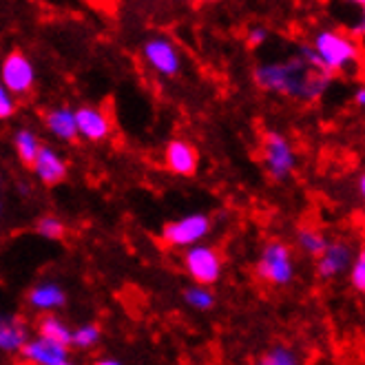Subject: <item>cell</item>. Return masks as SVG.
I'll return each mask as SVG.
<instances>
[{"mask_svg":"<svg viewBox=\"0 0 365 365\" xmlns=\"http://www.w3.org/2000/svg\"><path fill=\"white\" fill-rule=\"evenodd\" d=\"M252 80L266 93L299 102H317L326 96L334 78L326 71L308 67L299 56H290L286 60L259 62L252 71Z\"/></svg>","mask_w":365,"mask_h":365,"instance_id":"obj_1","label":"cell"},{"mask_svg":"<svg viewBox=\"0 0 365 365\" xmlns=\"http://www.w3.org/2000/svg\"><path fill=\"white\" fill-rule=\"evenodd\" d=\"M317 53L319 69L334 76H350L359 71L361 64V42L348 31L341 29H319L310 42Z\"/></svg>","mask_w":365,"mask_h":365,"instance_id":"obj_2","label":"cell"},{"mask_svg":"<svg viewBox=\"0 0 365 365\" xmlns=\"http://www.w3.org/2000/svg\"><path fill=\"white\" fill-rule=\"evenodd\" d=\"M255 277L272 288H288L297 277V264L290 244L282 240H268L255 262Z\"/></svg>","mask_w":365,"mask_h":365,"instance_id":"obj_3","label":"cell"},{"mask_svg":"<svg viewBox=\"0 0 365 365\" xmlns=\"http://www.w3.org/2000/svg\"><path fill=\"white\" fill-rule=\"evenodd\" d=\"M262 164L270 182L282 184L294 175L299 158L292 142L282 131H266L262 135Z\"/></svg>","mask_w":365,"mask_h":365,"instance_id":"obj_4","label":"cell"},{"mask_svg":"<svg viewBox=\"0 0 365 365\" xmlns=\"http://www.w3.org/2000/svg\"><path fill=\"white\" fill-rule=\"evenodd\" d=\"M182 264L192 284L215 286L224 274V255L210 244H192L184 248Z\"/></svg>","mask_w":365,"mask_h":365,"instance_id":"obj_5","label":"cell"},{"mask_svg":"<svg viewBox=\"0 0 365 365\" xmlns=\"http://www.w3.org/2000/svg\"><path fill=\"white\" fill-rule=\"evenodd\" d=\"M212 232V220L206 212H188L180 220L164 224L160 237L168 248L184 250L192 244L204 242Z\"/></svg>","mask_w":365,"mask_h":365,"instance_id":"obj_6","label":"cell"},{"mask_svg":"<svg viewBox=\"0 0 365 365\" xmlns=\"http://www.w3.org/2000/svg\"><path fill=\"white\" fill-rule=\"evenodd\" d=\"M142 60L160 78L173 80L182 73V53L175 47V42L168 40L166 36H153L144 40Z\"/></svg>","mask_w":365,"mask_h":365,"instance_id":"obj_7","label":"cell"},{"mask_svg":"<svg viewBox=\"0 0 365 365\" xmlns=\"http://www.w3.org/2000/svg\"><path fill=\"white\" fill-rule=\"evenodd\" d=\"M36 80H38L36 64L25 51L11 49L3 58V62H0V82H3L16 98L29 96L36 87Z\"/></svg>","mask_w":365,"mask_h":365,"instance_id":"obj_8","label":"cell"},{"mask_svg":"<svg viewBox=\"0 0 365 365\" xmlns=\"http://www.w3.org/2000/svg\"><path fill=\"white\" fill-rule=\"evenodd\" d=\"M25 363L31 365H69L71 363V346L47 339L42 334H29L18 352Z\"/></svg>","mask_w":365,"mask_h":365,"instance_id":"obj_9","label":"cell"},{"mask_svg":"<svg viewBox=\"0 0 365 365\" xmlns=\"http://www.w3.org/2000/svg\"><path fill=\"white\" fill-rule=\"evenodd\" d=\"M354 255H356L354 246L346 240L328 242V246L314 257L317 277L321 279V282H334V279L343 277L348 272Z\"/></svg>","mask_w":365,"mask_h":365,"instance_id":"obj_10","label":"cell"},{"mask_svg":"<svg viewBox=\"0 0 365 365\" xmlns=\"http://www.w3.org/2000/svg\"><path fill=\"white\" fill-rule=\"evenodd\" d=\"M73 113H76V126H78V140L100 144L111 138L113 120L109 111L102 109V106L82 104L78 109H73Z\"/></svg>","mask_w":365,"mask_h":365,"instance_id":"obj_11","label":"cell"},{"mask_svg":"<svg viewBox=\"0 0 365 365\" xmlns=\"http://www.w3.org/2000/svg\"><path fill=\"white\" fill-rule=\"evenodd\" d=\"M31 170L36 180L47 186V188H53V186H60L67 182L69 178V162L64 158L56 146L51 144H42L40 151L31 164Z\"/></svg>","mask_w":365,"mask_h":365,"instance_id":"obj_12","label":"cell"},{"mask_svg":"<svg viewBox=\"0 0 365 365\" xmlns=\"http://www.w3.org/2000/svg\"><path fill=\"white\" fill-rule=\"evenodd\" d=\"M164 166L178 178H192L200 170V148L184 140V138H173L168 140L164 148Z\"/></svg>","mask_w":365,"mask_h":365,"instance_id":"obj_13","label":"cell"},{"mask_svg":"<svg viewBox=\"0 0 365 365\" xmlns=\"http://www.w3.org/2000/svg\"><path fill=\"white\" fill-rule=\"evenodd\" d=\"M69 294L58 282H40L27 292V306L36 312H58L67 306Z\"/></svg>","mask_w":365,"mask_h":365,"instance_id":"obj_14","label":"cell"},{"mask_svg":"<svg viewBox=\"0 0 365 365\" xmlns=\"http://www.w3.org/2000/svg\"><path fill=\"white\" fill-rule=\"evenodd\" d=\"M42 122H45V128L58 140L64 144L78 142V126H76V113L71 106H53L45 115H42Z\"/></svg>","mask_w":365,"mask_h":365,"instance_id":"obj_15","label":"cell"},{"mask_svg":"<svg viewBox=\"0 0 365 365\" xmlns=\"http://www.w3.org/2000/svg\"><path fill=\"white\" fill-rule=\"evenodd\" d=\"M29 326L20 317L0 312V352L18 354L23 343L29 339Z\"/></svg>","mask_w":365,"mask_h":365,"instance_id":"obj_16","label":"cell"},{"mask_svg":"<svg viewBox=\"0 0 365 365\" xmlns=\"http://www.w3.org/2000/svg\"><path fill=\"white\" fill-rule=\"evenodd\" d=\"M40 146H42V142H40V138L34 128H18V131L14 133V151H16L18 162L25 168H31V164L40 151Z\"/></svg>","mask_w":365,"mask_h":365,"instance_id":"obj_17","label":"cell"},{"mask_svg":"<svg viewBox=\"0 0 365 365\" xmlns=\"http://www.w3.org/2000/svg\"><path fill=\"white\" fill-rule=\"evenodd\" d=\"M36 334H42L47 339L60 341V343H67V346L71 341V328L58 312H42V317L38 319V326H36Z\"/></svg>","mask_w":365,"mask_h":365,"instance_id":"obj_18","label":"cell"},{"mask_svg":"<svg viewBox=\"0 0 365 365\" xmlns=\"http://www.w3.org/2000/svg\"><path fill=\"white\" fill-rule=\"evenodd\" d=\"M100 341H102V328L89 321V324H82V326L71 330L69 346L73 350H80V352H91L100 346Z\"/></svg>","mask_w":365,"mask_h":365,"instance_id":"obj_19","label":"cell"},{"mask_svg":"<svg viewBox=\"0 0 365 365\" xmlns=\"http://www.w3.org/2000/svg\"><path fill=\"white\" fill-rule=\"evenodd\" d=\"M182 299H184V304L190 310H197V312H210L215 308V304H217V297H215V292L208 286H202V284H192V286L184 288Z\"/></svg>","mask_w":365,"mask_h":365,"instance_id":"obj_20","label":"cell"},{"mask_svg":"<svg viewBox=\"0 0 365 365\" xmlns=\"http://www.w3.org/2000/svg\"><path fill=\"white\" fill-rule=\"evenodd\" d=\"M328 242L330 240L324 235V230H319V228L304 226V228L297 230V246H299V250H302L304 255H308V257H312V259L328 246Z\"/></svg>","mask_w":365,"mask_h":365,"instance_id":"obj_21","label":"cell"},{"mask_svg":"<svg viewBox=\"0 0 365 365\" xmlns=\"http://www.w3.org/2000/svg\"><path fill=\"white\" fill-rule=\"evenodd\" d=\"M36 235L47 242H60L67 237V224H64L58 215H42L36 220Z\"/></svg>","mask_w":365,"mask_h":365,"instance_id":"obj_22","label":"cell"},{"mask_svg":"<svg viewBox=\"0 0 365 365\" xmlns=\"http://www.w3.org/2000/svg\"><path fill=\"white\" fill-rule=\"evenodd\" d=\"M259 363L262 365H299L302 363V356L290 346H272L262 354Z\"/></svg>","mask_w":365,"mask_h":365,"instance_id":"obj_23","label":"cell"},{"mask_svg":"<svg viewBox=\"0 0 365 365\" xmlns=\"http://www.w3.org/2000/svg\"><path fill=\"white\" fill-rule=\"evenodd\" d=\"M348 279H350V286L352 290L356 292H365V252L363 250H356L354 259L348 268Z\"/></svg>","mask_w":365,"mask_h":365,"instance_id":"obj_24","label":"cell"},{"mask_svg":"<svg viewBox=\"0 0 365 365\" xmlns=\"http://www.w3.org/2000/svg\"><path fill=\"white\" fill-rule=\"evenodd\" d=\"M18 111V98L0 82V122L11 120Z\"/></svg>","mask_w":365,"mask_h":365,"instance_id":"obj_25","label":"cell"},{"mask_svg":"<svg viewBox=\"0 0 365 365\" xmlns=\"http://www.w3.org/2000/svg\"><path fill=\"white\" fill-rule=\"evenodd\" d=\"M268 38H270V29L268 27H264V25H252L248 29V34H246V45L252 47V49H257V47L266 45Z\"/></svg>","mask_w":365,"mask_h":365,"instance_id":"obj_26","label":"cell"},{"mask_svg":"<svg viewBox=\"0 0 365 365\" xmlns=\"http://www.w3.org/2000/svg\"><path fill=\"white\" fill-rule=\"evenodd\" d=\"M352 38H356L359 42H363V38H365V18H359L356 20V25H352V29L348 31Z\"/></svg>","mask_w":365,"mask_h":365,"instance_id":"obj_27","label":"cell"},{"mask_svg":"<svg viewBox=\"0 0 365 365\" xmlns=\"http://www.w3.org/2000/svg\"><path fill=\"white\" fill-rule=\"evenodd\" d=\"M354 104L359 106V109H363V106H365V87H356V91H354Z\"/></svg>","mask_w":365,"mask_h":365,"instance_id":"obj_28","label":"cell"},{"mask_svg":"<svg viewBox=\"0 0 365 365\" xmlns=\"http://www.w3.org/2000/svg\"><path fill=\"white\" fill-rule=\"evenodd\" d=\"M356 192H359V197H361V200L365 197V175H363V173L356 178Z\"/></svg>","mask_w":365,"mask_h":365,"instance_id":"obj_29","label":"cell"},{"mask_svg":"<svg viewBox=\"0 0 365 365\" xmlns=\"http://www.w3.org/2000/svg\"><path fill=\"white\" fill-rule=\"evenodd\" d=\"M98 365H122V361L120 359H100Z\"/></svg>","mask_w":365,"mask_h":365,"instance_id":"obj_30","label":"cell"},{"mask_svg":"<svg viewBox=\"0 0 365 365\" xmlns=\"http://www.w3.org/2000/svg\"><path fill=\"white\" fill-rule=\"evenodd\" d=\"M348 3H354L356 7H363V5H365V0H348Z\"/></svg>","mask_w":365,"mask_h":365,"instance_id":"obj_31","label":"cell"},{"mask_svg":"<svg viewBox=\"0 0 365 365\" xmlns=\"http://www.w3.org/2000/svg\"><path fill=\"white\" fill-rule=\"evenodd\" d=\"M3 212H5V204H3V200H0V217H3Z\"/></svg>","mask_w":365,"mask_h":365,"instance_id":"obj_32","label":"cell"},{"mask_svg":"<svg viewBox=\"0 0 365 365\" xmlns=\"http://www.w3.org/2000/svg\"><path fill=\"white\" fill-rule=\"evenodd\" d=\"M192 3H197V5H202V3H206V0H192Z\"/></svg>","mask_w":365,"mask_h":365,"instance_id":"obj_33","label":"cell"},{"mask_svg":"<svg viewBox=\"0 0 365 365\" xmlns=\"http://www.w3.org/2000/svg\"><path fill=\"white\" fill-rule=\"evenodd\" d=\"M0 186H3V180H0Z\"/></svg>","mask_w":365,"mask_h":365,"instance_id":"obj_34","label":"cell"}]
</instances>
